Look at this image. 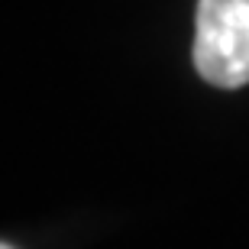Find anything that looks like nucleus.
<instances>
[{
  "mask_svg": "<svg viewBox=\"0 0 249 249\" xmlns=\"http://www.w3.org/2000/svg\"><path fill=\"white\" fill-rule=\"evenodd\" d=\"M194 68L213 88L249 84V0H197Z\"/></svg>",
  "mask_w": 249,
  "mask_h": 249,
  "instance_id": "nucleus-1",
  "label": "nucleus"
},
{
  "mask_svg": "<svg viewBox=\"0 0 249 249\" xmlns=\"http://www.w3.org/2000/svg\"><path fill=\"white\" fill-rule=\"evenodd\" d=\"M0 249H13V246H10V243H0Z\"/></svg>",
  "mask_w": 249,
  "mask_h": 249,
  "instance_id": "nucleus-2",
  "label": "nucleus"
}]
</instances>
